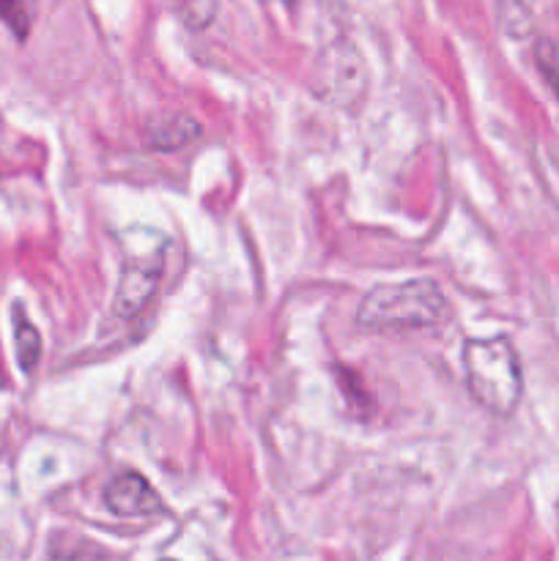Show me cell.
Returning <instances> with one entry per match:
<instances>
[{
  "label": "cell",
  "instance_id": "6da1fadb",
  "mask_svg": "<svg viewBox=\"0 0 559 561\" xmlns=\"http://www.w3.org/2000/svg\"><path fill=\"white\" fill-rule=\"evenodd\" d=\"M447 318L449 301L433 279L376 285L356 310V323L367 332H425Z\"/></svg>",
  "mask_w": 559,
  "mask_h": 561
},
{
  "label": "cell",
  "instance_id": "7a4b0ae2",
  "mask_svg": "<svg viewBox=\"0 0 559 561\" xmlns=\"http://www.w3.org/2000/svg\"><path fill=\"white\" fill-rule=\"evenodd\" d=\"M464 376L469 394L486 411L510 416L524 394V370L507 337H471L464 343Z\"/></svg>",
  "mask_w": 559,
  "mask_h": 561
},
{
  "label": "cell",
  "instance_id": "3957f363",
  "mask_svg": "<svg viewBox=\"0 0 559 561\" xmlns=\"http://www.w3.org/2000/svg\"><path fill=\"white\" fill-rule=\"evenodd\" d=\"M367 88V69L354 44L338 42L318 55L312 69V93L338 107H354Z\"/></svg>",
  "mask_w": 559,
  "mask_h": 561
},
{
  "label": "cell",
  "instance_id": "277c9868",
  "mask_svg": "<svg viewBox=\"0 0 559 561\" xmlns=\"http://www.w3.org/2000/svg\"><path fill=\"white\" fill-rule=\"evenodd\" d=\"M162 252L153 257H146V261L126 263L113 296V316L121 318V321H132L135 316H140L148 301L157 296L159 283H162Z\"/></svg>",
  "mask_w": 559,
  "mask_h": 561
},
{
  "label": "cell",
  "instance_id": "5b68a950",
  "mask_svg": "<svg viewBox=\"0 0 559 561\" xmlns=\"http://www.w3.org/2000/svg\"><path fill=\"white\" fill-rule=\"evenodd\" d=\"M104 507L118 518H151L164 513L162 496L140 471H121L104 488Z\"/></svg>",
  "mask_w": 559,
  "mask_h": 561
},
{
  "label": "cell",
  "instance_id": "8992f818",
  "mask_svg": "<svg viewBox=\"0 0 559 561\" xmlns=\"http://www.w3.org/2000/svg\"><path fill=\"white\" fill-rule=\"evenodd\" d=\"M201 124L186 113H162L148 121V146L159 153L179 151L201 137Z\"/></svg>",
  "mask_w": 559,
  "mask_h": 561
},
{
  "label": "cell",
  "instance_id": "52a82bcc",
  "mask_svg": "<svg viewBox=\"0 0 559 561\" xmlns=\"http://www.w3.org/2000/svg\"><path fill=\"white\" fill-rule=\"evenodd\" d=\"M11 321H14L16 362H20V370L25 373V376H31V373L36 370L38 359H42V334L36 332V327H33L31 318L25 316L20 301H16L14 310H11Z\"/></svg>",
  "mask_w": 559,
  "mask_h": 561
},
{
  "label": "cell",
  "instance_id": "ba28073f",
  "mask_svg": "<svg viewBox=\"0 0 559 561\" xmlns=\"http://www.w3.org/2000/svg\"><path fill=\"white\" fill-rule=\"evenodd\" d=\"M497 20L502 31L513 38H524L532 33V14L521 0H497Z\"/></svg>",
  "mask_w": 559,
  "mask_h": 561
},
{
  "label": "cell",
  "instance_id": "9c48e42d",
  "mask_svg": "<svg viewBox=\"0 0 559 561\" xmlns=\"http://www.w3.org/2000/svg\"><path fill=\"white\" fill-rule=\"evenodd\" d=\"M36 0H0V20L11 27L16 38H25L33 25Z\"/></svg>",
  "mask_w": 559,
  "mask_h": 561
},
{
  "label": "cell",
  "instance_id": "30bf717a",
  "mask_svg": "<svg viewBox=\"0 0 559 561\" xmlns=\"http://www.w3.org/2000/svg\"><path fill=\"white\" fill-rule=\"evenodd\" d=\"M535 60H537V69H540L543 80L548 82V88L554 91V96L559 99V58H557V49H554L551 42H537L535 47Z\"/></svg>",
  "mask_w": 559,
  "mask_h": 561
},
{
  "label": "cell",
  "instance_id": "8fae6325",
  "mask_svg": "<svg viewBox=\"0 0 559 561\" xmlns=\"http://www.w3.org/2000/svg\"><path fill=\"white\" fill-rule=\"evenodd\" d=\"M5 387V376H3V367H0V389Z\"/></svg>",
  "mask_w": 559,
  "mask_h": 561
}]
</instances>
